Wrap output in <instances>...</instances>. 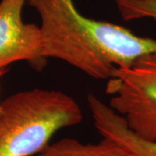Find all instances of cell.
<instances>
[{"label": "cell", "instance_id": "6da1fadb", "mask_svg": "<svg viewBox=\"0 0 156 156\" xmlns=\"http://www.w3.org/2000/svg\"><path fill=\"white\" fill-rule=\"evenodd\" d=\"M38 13L45 58L65 62L90 77L108 80L118 69L156 52L155 39L83 16L73 0H26Z\"/></svg>", "mask_w": 156, "mask_h": 156}, {"label": "cell", "instance_id": "7a4b0ae2", "mask_svg": "<svg viewBox=\"0 0 156 156\" xmlns=\"http://www.w3.org/2000/svg\"><path fill=\"white\" fill-rule=\"evenodd\" d=\"M76 101L58 90L33 89L0 103V156H32L62 128L83 122Z\"/></svg>", "mask_w": 156, "mask_h": 156}, {"label": "cell", "instance_id": "3957f363", "mask_svg": "<svg viewBox=\"0 0 156 156\" xmlns=\"http://www.w3.org/2000/svg\"><path fill=\"white\" fill-rule=\"evenodd\" d=\"M108 105L143 139L156 141V52L118 69L108 80Z\"/></svg>", "mask_w": 156, "mask_h": 156}, {"label": "cell", "instance_id": "277c9868", "mask_svg": "<svg viewBox=\"0 0 156 156\" xmlns=\"http://www.w3.org/2000/svg\"><path fill=\"white\" fill-rule=\"evenodd\" d=\"M26 0L0 1V70L18 61H25L41 71L47 63L43 53L40 28L23 22Z\"/></svg>", "mask_w": 156, "mask_h": 156}, {"label": "cell", "instance_id": "5b68a950", "mask_svg": "<svg viewBox=\"0 0 156 156\" xmlns=\"http://www.w3.org/2000/svg\"><path fill=\"white\" fill-rule=\"evenodd\" d=\"M87 102L94 125L103 137L109 138L132 156H156V141L140 137L132 131L126 120L112 108L89 92Z\"/></svg>", "mask_w": 156, "mask_h": 156}, {"label": "cell", "instance_id": "8992f818", "mask_svg": "<svg viewBox=\"0 0 156 156\" xmlns=\"http://www.w3.org/2000/svg\"><path fill=\"white\" fill-rule=\"evenodd\" d=\"M35 156H132L109 138L97 143H83L76 139L62 138L50 143Z\"/></svg>", "mask_w": 156, "mask_h": 156}, {"label": "cell", "instance_id": "52a82bcc", "mask_svg": "<svg viewBox=\"0 0 156 156\" xmlns=\"http://www.w3.org/2000/svg\"><path fill=\"white\" fill-rule=\"evenodd\" d=\"M125 21L149 18L156 22V0H114Z\"/></svg>", "mask_w": 156, "mask_h": 156}]
</instances>
